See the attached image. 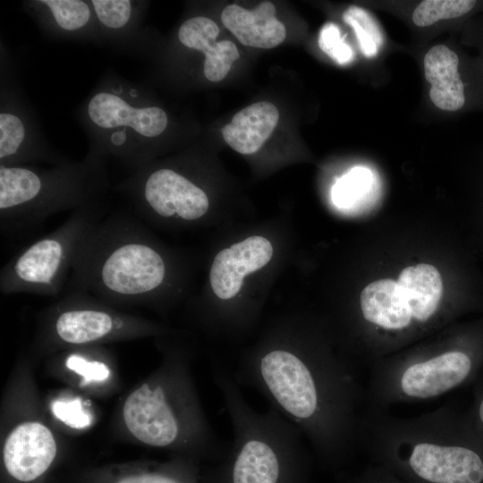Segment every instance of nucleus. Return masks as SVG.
Returning a JSON list of instances; mask_svg holds the SVG:
<instances>
[{
	"label": "nucleus",
	"instance_id": "nucleus-1",
	"mask_svg": "<svg viewBox=\"0 0 483 483\" xmlns=\"http://www.w3.org/2000/svg\"><path fill=\"white\" fill-rule=\"evenodd\" d=\"M232 372L301 430L323 468L348 464L360 447L364 402L349 363L322 348L275 344L246 355Z\"/></svg>",
	"mask_w": 483,
	"mask_h": 483
},
{
	"label": "nucleus",
	"instance_id": "nucleus-2",
	"mask_svg": "<svg viewBox=\"0 0 483 483\" xmlns=\"http://www.w3.org/2000/svg\"><path fill=\"white\" fill-rule=\"evenodd\" d=\"M359 443L406 483H483V442L468 411L450 405L413 417L367 407Z\"/></svg>",
	"mask_w": 483,
	"mask_h": 483
},
{
	"label": "nucleus",
	"instance_id": "nucleus-3",
	"mask_svg": "<svg viewBox=\"0 0 483 483\" xmlns=\"http://www.w3.org/2000/svg\"><path fill=\"white\" fill-rule=\"evenodd\" d=\"M233 428V442L208 483H309L312 455L301 430L269 407L253 409L231 369H214Z\"/></svg>",
	"mask_w": 483,
	"mask_h": 483
},
{
	"label": "nucleus",
	"instance_id": "nucleus-4",
	"mask_svg": "<svg viewBox=\"0 0 483 483\" xmlns=\"http://www.w3.org/2000/svg\"><path fill=\"white\" fill-rule=\"evenodd\" d=\"M167 277L165 256L140 221L114 213L89 233L64 292L82 291L105 302L140 303L162 292Z\"/></svg>",
	"mask_w": 483,
	"mask_h": 483
},
{
	"label": "nucleus",
	"instance_id": "nucleus-5",
	"mask_svg": "<svg viewBox=\"0 0 483 483\" xmlns=\"http://www.w3.org/2000/svg\"><path fill=\"white\" fill-rule=\"evenodd\" d=\"M89 150L131 173L151 162L171 118L140 82L106 72L75 110Z\"/></svg>",
	"mask_w": 483,
	"mask_h": 483
},
{
	"label": "nucleus",
	"instance_id": "nucleus-6",
	"mask_svg": "<svg viewBox=\"0 0 483 483\" xmlns=\"http://www.w3.org/2000/svg\"><path fill=\"white\" fill-rule=\"evenodd\" d=\"M109 188L106 160L88 151L80 161L47 167L0 165V228L20 233L50 216L101 200Z\"/></svg>",
	"mask_w": 483,
	"mask_h": 483
},
{
	"label": "nucleus",
	"instance_id": "nucleus-7",
	"mask_svg": "<svg viewBox=\"0 0 483 483\" xmlns=\"http://www.w3.org/2000/svg\"><path fill=\"white\" fill-rule=\"evenodd\" d=\"M483 367V324L465 329L452 343L377 362L366 389L367 407L432 400L478 377Z\"/></svg>",
	"mask_w": 483,
	"mask_h": 483
},
{
	"label": "nucleus",
	"instance_id": "nucleus-8",
	"mask_svg": "<svg viewBox=\"0 0 483 483\" xmlns=\"http://www.w3.org/2000/svg\"><path fill=\"white\" fill-rule=\"evenodd\" d=\"M102 207L101 199L72 211L55 231L11 258L1 269V292L51 296L64 292L82 245L102 218Z\"/></svg>",
	"mask_w": 483,
	"mask_h": 483
},
{
	"label": "nucleus",
	"instance_id": "nucleus-9",
	"mask_svg": "<svg viewBox=\"0 0 483 483\" xmlns=\"http://www.w3.org/2000/svg\"><path fill=\"white\" fill-rule=\"evenodd\" d=\"M7 54L1 47L0 165L69 161L47 141Z\"/></svg>",
	"mask_w": 483,
	"mask_h": 483
},
{
	"label": "nucleus",
	"instance_id": "nucleus-10",
	"mask_svg": "<svg viewBox=\"0 0 483 483\" xmlns=\"http://www.w3.org/2000/svg\"><path fill=\"white\" fill-rule=\"evenodd\" d=\"M116 191L131 203L136 214L191 222L209 208L205 191L176 168L148 163L118 183Z\"/></svg>",
	"mask_w": 483,
	"mask_h": 483
},
{
	"label": "nucleus",
	"instance_id": "nucleus-11",
	"mask_svg": "<svg viewBox=\"0 0 483 483\" xmlns=\"http://www.w3.org/2000/svg\"><path fill=\"white\" fill-rule=\"evenodd\" d=\"M54 306L51 330L53 337L70 345L97 343L117 333L137 330L135 321L111 310L99 299L82 291H68ZM105 302V301H104Z\"/></svg>",
	"mask_w": 483,
	"mask_h": 483
},
{
	"label": "nucleus",
	"instance_id": "nucleus-12",
	"mask_svg": "<svg viewBox=\"0 0 483 483\" xmlns=\"http://www.w3.org/2000/svg\"><path fill=\"white\" fill-rule=\"evenodd\" d=\"M102 46L140 58L150 52V37L144 28L148 2L140 0H90Z\"/></svg>",
	"mask_w": 483,
	"mask_h": 483
},
{
	"label": "nucleus",
	"instance_id": "nucleus-13",
	"mask_svg": "<svg viewBox=\"0 0 483 483\" xmlns=\"http://www.w3.org/2000/svg\"><path fill=\"white\" fill-rule=\"evenodd\" d=\"M22 8L52 39L102 46L90 0H27Z\"/></svg>",
	"mask_w": 483,
	"mask_h": 483
},
{
	"label": "nucleus",
	"instance_id": "nucleus-14",
	"mask_svg": "<svg viewBox=\"0 0 483 483\" xmlns=\"http://www.w3.org/2000/svg\"><path fill=\"white\" fill-rule=\"evenodd\" d=\"M56 453L53 434L43 424L26 422L16 427L4 446V463L8 473L22 482L40 477Z\"/></svg>",
	"mask_w": 483,
	"mask_h": 483
},
{
	"label": "nucleus",
	"instance_id": "nucleus-15",
	"mask_svg": "<svg viewBox=\"0 0 483 483\" xmlns=\"http://www.w3.org/2000/svg\"><path fill=\"white\" fill-rule=\"evenodd\" d=\"M273 256L271 242L250 236L219 251L211 265L209 282L215 295L230 300L237 295L246 275L265 267Z\"/></svg>",
	"mask_w": 483,
	"mask_h": 483
},
{
	"label": "nucleus",
	"instance_id": "nucleus-16",
	"mask_svg": "<svg viewBox=\"0 0 483 483\" xmlns=\"http://www.w3.org/2000/svg\"><path fill=\"white\" fill-rule=\"evenodd\" d=\"M218 35V25L212 19L201 15L184 20L176 32V40L182 48L204 55L203 74L212 82L222 80L240 56L232 41L216 42Z\"/></svg>",
	"mask_w": 483,
	"mask_h": 483
},
{
	"label": "nucleus",
	"instance_id": "nucleus-17",
	"mask_svg": "<svg viewBox=\"0 0 483 483\" xmlns=\"http://www.w3.org/2000/svg\"><path fill=\"white\" fill-rule=\"evenodd\" d=\"M360 308L371 326L388 333H402L414 326L409 304L396 281L380 279L361 292Z\"/></svg>",
	"mask_w": 483,
	"mask_h": 483
},
{
	"label": "nucleus",
	"instance_id": "nucleus-18",
	"mask_svg": "<svg viewBox=\"0 0 483 483\" xmlns=\"http://www.w3.org/2000/svg\"><path fill=\"white\" fill-rule=\"evenodd\" d=\"M275 5L265 1L252 10L233 4L227 5L221 20L243 45L257 48H273L286 37L284 25L276 18Z\"/></svg>",
	"mask_w": 483,
	"mask_h": 483
},
{
	"label": "nucleus",
	"instance_id": "nucleus-19",
	"mask_svg": "<svg viewBox=\"0 0 483 483\" xmlns=\"http://www.w3.org/2000/svg\"><path fill=\"white\" fill-rule=\"evenodd\" d=\"M460 64L458 54L445 45H436L425 55V78L431 85L429 97L441 110L459 111L468 101Z\"/></svg>",
	"mask_w": 483,
	"mask_h": 483
},
{
	"label": "nucleus",
	"instance_id": "nucleus-20",
	"mask_svg": "<svg viewBox=\"0 0 483 483\" xmlns=\"http://www.w3.org/2000/svg\"><path fill=\"white\" fill-rule=\"evenodd\" d=\"M278 120V110L272 103L257 102L239 111L221 131L225 141L233 149L250 155L270 137Z\"/></svg>",
	"mask_w": 483,
	"mask_h": 483
},
{
	"label": "nucleus",
	"instance_id": "nucleus-21",
	"mask_svg": "<svg viewBox=\"0 0 483 483\" xmlns=\"http://www.w3.org/2000/svg\"><path fill=\"white\" fill-rule=\"evenodd\" d=\"M411 311L414 324L428 323L438 310L443 283L438 270L420 263L404 268L397 281Z\"/></svg>",
	"mask_w": 483,
	"mask_h": 483
},
{
	"label": "nucleus",
	"instance_id": "nucleus-22",
	"mask_svg": "<svg viewBox=\"0 0 483 483\" xmlns=\"http://www.w3.org/2000/svg\"><path fill=\"white\" fill-rule=\"evenodd\" d=\"M343 20L353 28L363 55L367 57L375 56L385 41L377 19L366 9L350 5L343 13Z\"/></svg>",
	"mask_w": 483,
	"mask_h": 483
},
{
	"label": "nucleus",
	"instance_id": "nucleus-23",
	"mask_svg": "<svg viewBox=\"0 0 483 483\" xmlns=\"http://www.w3.org/2000/svg\"><path fill=\"white\" fill-rule=\"evenodd\" d=\"M474 0H426L414 9L412 21L419 27H427L442 20L464 17L479 5Z\"/></svg>",
	"mask_w": 483,
	"mask_h": 483
},
{
	"label": "nucleus",
	"instance_id": "nucleus-24",
	"mask_svg": "<svg viewBox=\"0 0 483 483\" xmlns=\"http://www.w3.org/2000/svg\"><path fill=\"white\" fill-rule=\"evenodd\" d=\"M370 187V172L362 167L354 168L334 187L333 199L338 206L348 207L360 199Z\"/></svg>",
	"mask_w": 483,
	"mask_h": 483
},
{
	"label": "nucleus",
	"instance_id": "nucleus-25",
	"mask_svg": "<svg viewBox=\"0 0 483 483\" xmlns=\"http://www.w3.org/2000/svg\"><path fill=\"white\" fill-rule=\"evenodd\" d=\"M320 49L340 64L349 63L352 58L351 47L341 38L338 27L331 22L326 23L319 32Z\"/></svg>",
	"mask_w": 483,
	"mask_h": 483
},
{
	"label": "nucleus",
	"instance_id": "nucleus-26",
	"mask_svg": "<svg viewBox=\"0 0 483 483\" xmlns=\"http://www.w3.org/2000/svg\"><path fill=\"white\" fill-rule=\"evenodd\" d=\"M117 483H199V480L196 470L192 468H174L127 476ZM204 483H208L207 480Z\"/></svg>",
	"mask_w": 483,
	"mask_h": 483
},
{
	"label": "nucleus",
	"instance_id": "nucleus-27",
	"mask_svg": "<svg viewBox=\"0 0 483 483\" xmlns=\"http://www.w3.org/2000/svg\"><path fill=\"white\" fill-rule=\"evenodd\" d=\"M51 410L55 418L72 428H85L91 423L90 416L79 399L56 400Z\"/></svg>",
	"mask_w": 483,
	"mask_h": 483
},
{
	"label": "nucleus",
	"instance_id": "nucleus-28",
	"mask_svg": "<svg viewBox=\"0 0 483 483\" xmlns=\"http://www.w3.org/2000/svg\"><path fill=\"white\" fill-rule=\"evenodd\" d=\"M65 365L83 377V384L104 381L110 376L109 368L104 362L89 360L77 353L70 354L65 360Z\"/></svg>",
	"mask_w": 483,
	"mask_h": 483
},
{
	"label": "nucleus",
	"instance_id": "nucleus-29",
	"mask_svg": "<svg viewBox=\"0 0 483 483\" xmlns=\"http://www.w3.org/2000/svg\"><path fill=\"white\" fill-rule=\"evenodd\" d=\"M336 483H406L388 469L372 462L361 470L341 476Z\"/></svg>",
	"mask_w": 483,
	"mask_h": 483
},
{
	"label": "nucleus",
	"instance_id": "nucleus-30",
	"mask_svg": "<svg viewBox=\"0 0 483 483\" xmlns=\"http://www.w3.org/2000/svg\"><path fill=\"white\" fill-rule=\"evenodd\" d=\"M468 414L474 429L483 442V377L475 386L473 402Z\"/></svg>",
	"mask_w": 483,
	"mask_h": 483
}]
</instances>
